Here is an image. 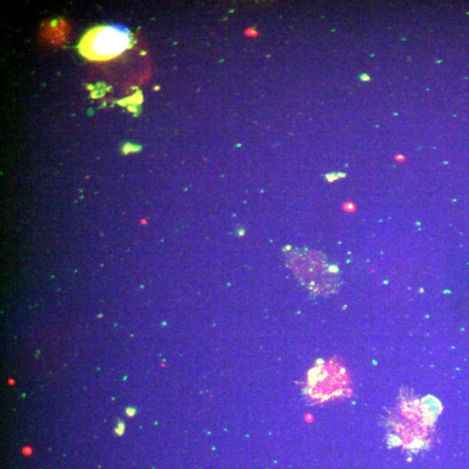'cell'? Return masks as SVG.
<instances>
[{
	"mask_svg": "<svg viewBox=\"0 0 469 469\" xmlns=\"http://www.w3.org/2000/svg\"><path fill=\"white\" fill-rule=\"evenodd\" d=\"M131 34L127 26L94 27L84 34L78 46L81 55L93 61H109L125 53L131 46Z\"/></svg>",
	"mask_w": 469,
	"mask_h": 469,
	"instance_id": "obj_1",
	"label": "cell"
},
{
	"mask_svg": "<svg viewBox=\"0 0 469 469\" xmlns=\"http://www.w3.org/2000/svg\"><path fill=\"white\" fill-rule=\"evenodd\" d=\"M300 266L295 273L301 277V279L311 291L318 293H332L339 286L338 268L328 265L326 261L318 254L312 252L304 253Z\"/></svg>",
	"mask_w": 469,
	"mask_h": 469,
	"instance_id": "obj_2",
	"label": "cell"
},
{
	"mask_svg": "<svg viewBox=\"0 0 469 469\" xmlns=\"http://www.w3.org/2000/svg\"><path fill=\"white\" fill-rule=\"evenodd\" d=\"M246 34L247 36L250 37H256L258 35V33L254 29H248L246 32Z\"/></svg>",
	"mask_w": 469,
	"mask_h": 469,
	"instance_id": "obj_3",
	"label": "cell"
},
{
	"mask_svg": "<svg viewBox=\"0 0 469 469\" xmlns=\"http://www.w3.org/2000/svg\"><path fill=\"white\" fill-rule=\"evenodd\" d=\"M360 80L363 81V82H369V81H370L369 75L367 73H362L361 76H360Z\"/></svg>",
	"mask_w": 469,
	"mask_h": 469,
	"instance_id": "obj_4",
	"label": "cell"
}]
</instances>
